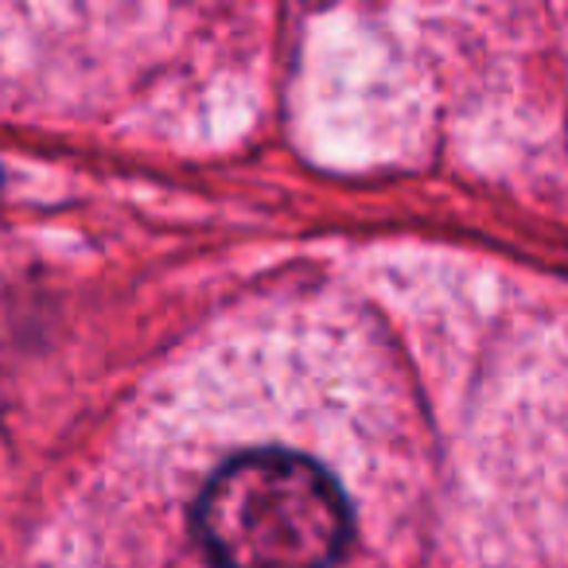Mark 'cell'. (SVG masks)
I'll return each mask as SVG.
<instances>
[{
  "mask_svg": "<svg viewBox=\"0 0 568 568\" xmlns=\"http://www.w3.org/2000/svg\"><path fill=\"white\" fill-rule=\"evenodd\" d=\"M195 521L214 568H332L351 537L339 483L284 448L245 452L219 467Z\"/></svg>",
  "mask_w": 568,
  "mask_h": 568,
  "instance_id": "1",
  "label": "cell"
}]
</instances>
